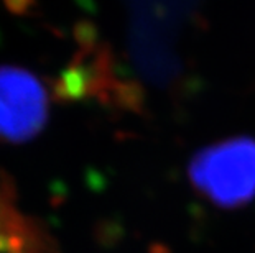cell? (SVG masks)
<instances>
[{"instance_id":"6da1fadb","label":"cell","mask_w":255,"mask_h":253,"mask_svg":"<svg viewBox=\"0 0 255 253\" xmlns=\"http://www.w3.org/2000/svg\"><path fill=\"white\" fill-rule=\"evenodd\" d=\"M194 189L221 209L255 199V138L231 137L201 148L188 165Z\"/></svg>"},{"instance_id":"7a4b0ae2","label":"cell","mask_w":255,"mask_h":253,"mask_svg":"<svg viewBox=\"0 0 255 253\" xmlns=\"http://www.w3.org/2000/svg\"><path fill=\"white\" fill-rule=\"evenodd\" d=\"M48 95L35 74L15 66L0 68V140L23 143L46 125Z\"/></svg>"}]
</instances>
